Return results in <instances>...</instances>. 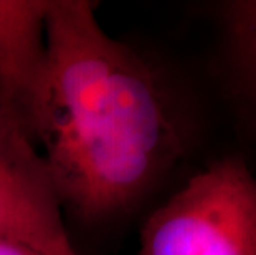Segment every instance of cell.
<instances>
[{"label": "cell", "mask_w": 256, "mask_h": 255, "mask_svg": "<svg viewBox=\"0 0 256 255\" xmlns=\"http://www.w3.org/2000/svg\"><path fill=\"white\" fill-rule=\"evenodd\" d=\"M50 90L38 149L63 210L96 224L174 166L180 133L157 75L106 34L88 0H50Z\"/></svg>", "instance_id": "cell-1"}, {"label": "cell", "mask_w": 256, "mask_h": 255, "mask_svg": "<svg viewBox=\"0 0 256 255\" xmlns=\"http://www.w3.org/2000/svg\"><path fill=\"white\" fill-rule=\"evenodd\" d=\"M138 255H256V177L225 157L147 217Z\"/></svg>", "instance_id": "cell-2"}, {"label": "cell", "mask_w": 256, "mask_h": 255, "mask_svg": "<svg viewBox=\"0 0 256 255\" xmlns=\"http://www.w3.org/2000/svg\"><path fill=\"white\" fill-rule=\"evenodd\" d=\"M0 238L42 255H80L40 149L0 111Z\"/></svg>", "instance_id": "cell-3"}, {"label": "cell", "mask_w": 256, "mask_h": 255, "mask_svg": "<svg viewBox=\"0 0 256 255\" xmlns=\"http://www.w3.org/2000/svg\"><path fill=\"white\" fill-rule=\"evenodd\" d=\"M50 0H0V111L38 148L50 90Z\"/></svg>", "instance_id": "cell-4"}, {"label": "cell", "mask_w": 256, "mask_h": 255, "mask_svg": "<svg viewBox=\"0 0 256 255\" xmlns=\"http://www.w3.org/2000/svg\"><path fill=\"white\" fill-rule=\"evenodd\" d=\"M225 22L238 72L256 98V0L228 4Z\"/></svg>", "instance_id": "cell-5"}, {"label": "cell", "mask_w": 256, "mask_h": 255, "mask_svg": "<svg viewBox=\"0 0 256 255\" xmlns=\"http://www.w3.org/2000/svg\"><path fill=\"white\" fill-rule=\"evenodd\" d=\"M0 255H42L40 252L34 250L32 247H26L24 243L0 238Z\"/></svg>", "instance_id": "cell-6"}]
</instances>
